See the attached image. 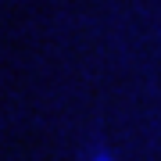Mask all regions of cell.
Segmentation results:
<instances>
[{
    "mask_svg": "<svg viewBox=\"0 0 161 161\" xmlns=\"http://www.w3.org/2000/svg\"><path fill=\"white\" fill-rule=\"evenodd\" d=\"M93 161H115V158H108V154H97V158H93Z\"/></svg>",
    "mask_w": 161,
    "mask_h": 161,
    "instance_id": "cell-1",
    "label": "cell"
}]
</instances>
